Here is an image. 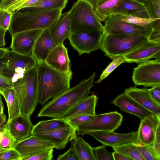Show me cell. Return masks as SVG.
<instances>
[{"mask_svg":"<svg viewBox=\"0 0 160 160\" xmlns=\"http://www.w3.org/2000/svg\"><path fill=\"white\" fill-rule=\"evenodd\" d=\"M95 76L94 72L88 79L52 98L42 107L38 117L64 118L71 109L91 93Z\"/></svg>","mask_w":160,"mask_h":160,"instance_id":"6da1fadb","label":"cell"},{"mask_svg":"<svg viewBox=\"0 0 160 160\" xmlns=\"http://www.w3.org/2000/svg\"><path fill=\"white\" fill-rule=\"evenodd\" d=\"M37 99L41 105L70 88L72 73L60 72L50 67L44 62H38Z\"/></svg>","mask_w":160,"mask_h":160,"instance_id":"7a4b0ae2","label":"cell"},{"mask_svg":"<svg viewBox=\"0 0 160 160\" xmlns=\"http://www.w3.org/2000/svg\"><path fill=\"white\" fill-rule=\"evenodd\" d=\"M62 10H36L25 9L12 12L8 29L11 36L17 33L31 30L49 28L58 19Z\"/></svg>","mask_w":160,"mask_h":160,"instance_id":"3957f363","label":"cell"},{"mask_svg":"<svg viewBox=\"0 0 160 160\" xmlns=\"http://www.w3.org/2000/svg\"><path fill=\"white\" fill-rule=\"evenodd\" d=\"M36 67L26 72L22 78L13 83V88L20 101L21 114L29 118L38 103Z\"/></svg>","mask_w":160,"mask_h":160,"instance_id":"277c9868","label":"cell"},{"mask_svg":"<svg viewBox=\"0 0 160 160\" xmlns=\"http://www.w3.org/2000/svg\"><path fill=\"white\" fill-rule=\"evenodd\" d=\"M69 12L72 33L103 31V26L87 0H77Z\"/></svg>","mask_w":160,"mask_h":160,"instance_id":"5b68a950","label":"cell"},{"mask_svg":"<svg viewBox=\"0 0 160 160\" xmlns=\"http://www.w3.org/2000/svg\"><path fill=\"white\" fill-rule=\"evenodd\" d=\"M38 63L32 55L20 54L9 50L0 59V71L13 83L22 78L26 72L36 67Z\"/></svg>","mask_w":160,"mask_h":160,"instance_id":"8992f818","label":"cell"},{"mask_svg":"<svg viewBox=\"0 0 160 160\" xmlns=\"http://www.w3.org/2000/svg\"><path fill=\"white\" fill-rule=\"evenodd\" d=\"M147 40V37L142 35L104 34L100 49L110 58L114 56H122Z\"/></svg>","mask_w":160,"mask_h":160,"instance_id":"52a82bcc","label":"cell"},{"mask_svg":"<svg viewBox=\"0 0 160 160\" xmlns=\"http://www.w3.org/2000/svg\"><path fill=\"white\" fill-rule=\"evenodd\" d=\"M123 116L118 112L95 115L90 121L76 128L79 135L85 134L95 131H114L121 124Z\"/></svg>","mask_w":160,"mask_h":160,"instance_id":"ba28073f","label":"cell"},{"mask_svg":"<svg viewBox=\"0 0 160 160\" xmlns=\"http://www.w3.org/2000/svg\"><path fill=\"white\" fill-rule=\"evenodd\" d=\"M152 30L151 26H141L123 21L117 14L109 16L103 26L104 34L114 35H142L148 38Z\"/></svg>","mask_w":160,"mask_h":160,"instance_id":"9c48e42d","label":"cell"},{"mask_svg":"<svg viewBox=\"0 0 160 160\" xmlns=\"http://www.w3.org/2000/svg\"><path fill=\"white\" fill-rule=\"evenodd\" d=\"M132 80L136 86L152 88L160 85V60L139 63L134 68Z\"/></svg>","mask_w":160,"mask_h":160,"instance_id":"30bf717a","label":"cell"},{"mask_svg":"<svg viewBox=\"0 0 160 160\" xmlns=\"http://www.w3.org/2000/svg\"><path fill=\"white\" fill-rule=\"evenodd\" d=\"M104 35L103 31H80L72 33L68 38L80 56L100 49Z\"/></svg>","mask_w":160,"mask_h":160,"instance_id":"8fae6325","label":"cell"},{"mask_svg":"<svg viewBox=\"0 0 160 160\" xmlns=\"http://www.w3.org/2000/svg\"><path fill=\"white\" fill-rule=\"evenodd\" d=\"M122 56L126 62L130 63H141L152 58L160 60V42L147 40Z\"/></svg>","mask_w":160,"mask_h":160,"instance_id":"7c38bea8","label":"cell"},{"mask_svg":"<svg viewBox=\"0 0 160 160\" xmlns=\"http://www.w3.org/2000/svg\"><path fill=\"white\" fill-rule=\"evenodd\" d=\"M42 30L27 31L17 33L12 36L11 50L20 54L32 55L35 42Z\"/></svg>","mask_w":160,"mask_h":160,"instance_id":"4fadbf2b","label":"cell"},{"mask_svg":"<svg viewBox=\"0 0 160 160\" xmlns=\"http://www.w3.org/2000/svg\"><path fill=\"white\" fill-rule=\"evenodd\" d=\"M77 128L72 125L54 130L39 132L33 135L52 144L55 148L62 150L77 137Z\"/></svg>","mask_w":160,"mask_h":160,"instance_id":"5bb4252c","label":"cell"},{"mask_svg":"<svg viewBox=\"0 0 160 160\" xmlns=\"http://www.w3.org/2000/svg\"><path fill=\"white\" fill-rule=\"evenodd\" d=\"M88 134L107 146L112 147L132 143H138V131L126 133H117L114 131H95Z\"/></svg>","mask_w":160,"mask_h":160,"instance_id":"9a60e30c","label":"cell"},{"mask_svg":"<svg viewBox=\"0 0 160 160\" xmlns=\"http://www.w3.org/2000/svg\"><path fill=\"white\" fill-rule=\"evenodd\" d=\"M13 148L20 154L22 159L41 151L51 148L54 146L50 142L37 136L31 135L20 141L17 142Z\"/></svg>","mask_w":160,"mask_h":160,"instance_id":"2e32d148","label":"cell"},{"mask_svg":"<svg viewBox=\"0 0 160 160\" xmlns=\"http://www.w3.org/2000/svg\"><path fill=\"white\" fill-rule=\"evenodd\" d=\"M112 103L122 111L137 116L141 120L150 116H157L144 108L125 92L117 97Z\"/></svg>","mask_w":160,"mask_h":160,"instance_id":"e0dca14e","label":"cell"},{"mask_svg":"<svg viewBox=\"0 0 160 160\" xmlns=\"http://www.w3.org/2000/svg\"><path fill=\"white\" fill-rule=\"evenodd\" d=\"M44 62L50 67L62 72L67 73L71 71L68 51L63 44L57 45Z\"/></svg>","mask_w":160,"mask_h":160,"instance_id":"ac0fdd59","label":"cell"},{"mask_svg":"<svg viewBox=\"0 0 160 160\" xmlns=\"http://www.w3.org/2000/svg\"><path fill=\"white\" fill-rule=\"evenodd\" d=\"M141 121L137 131L138 140L142 144L152 146L157 129L160 126V117L150 116Z\"/></svg>","mask_w":160,"mask_h":160,"instance_id":"d6986e66","label":"cell"},{"mask_svg":"<svg viewBox=\"0 0 160 160\" xmlns=\"http://www.w3.org/2000/svg\"><path fill=\"white\" fill-rule=\"evenodd\" d=\"M124 92L144 108L160 117V104L153 100L148 89L130 87L126 89Z\"/></svg>","mask_w":160,"mask_h":160,"instance_id":"ffe728a7","label":"cell"},{"mask_svg":"<svg viewBox=\"0 0 160 160\" xmlns=\"http://www.w3.org/2000/svg\"><path fill=\"white\" fill-rule=\"evenodd\" d=\"M8 129L17 142L22 140L32 135L34 126L30 118L21 114L7 122Z\"/></svg>","mask_w":160,"mask_h":160,"instance_id":"44dd1931","label":"cell"},{"mask_svg":"<svg viewBox=\"0 0 160 160\" xmlns=\"http://www.w3.org/2000/svg\"><path fill=\"white\" fill-rule=\"evenodd\" d=\"M56 46L51 36L49 29L43 30L35 42L32 56L38 62H44Z\"/></svg>","mask_w":160,"mask_h":160,"instance_id":"7402d4cb","label":"cell"},{"mask_svg":"<svg viewBox=\"0 0 160 160\" xmlns=\"http://www.w3.org/2000/svg\"><path fill=\"white\" fill-rule=\"evenodd\" d=\"M49 29L56 45L63 44L72 33L69 12L62 13L58 20Z\"/></svg>","mask_w":160,"mask_h":160,"instance_id":"603a6c76","label":"cell"},{"mask_svg":"<svg viewBox=\"0 0 160 160\" xmlns=\"http://www.w3.org/2000/svg\"><path fill=\"white\" fill-rule=\"evenodd\" d=\"M100 22L105 21L112 14L118 6L124 0H87Z\"/></svg>","mask_w":160,"mask_h":160,"instance_id":"cb8c5ba5","label":"cell"},{"mask_svg":"<svg viewBox=\"0 0 160 160\" xmlns=\"http://www.w3.org/2000/svg\"><path fill=\"white\" fill-rule=\"evenodd\" d=\"M98 101L96 95L88 96L71 109L64 118L68 119L81 114H96L95 108Z\"/></svg>","mask_w":160,"mask_h":160,"instance_id":"d4e9b609","label":"cell"},{"mask_svg":"<svg viewBox=\"0 0 160 160\" xmlns=\"http://www.w3.org/2000/svg\"><path fill=\"white\" fill-rule=\"evenodd\" d=\"M112 14L149 18L143 4L133 0H124L116 8Z\"/></svg>","mask_w":160,"mask_h":160,"instance_id":"484cf974","label":"cell"},{"mask_svg":"<svg viewBox=\"0 0 160 160\" xmlns=\"http://www.w3.org/2000/svg\"><path fill=\"white\" fill-rule=\"evenodd\" d=\"M72 125L64 118H53L42 121L34 126L32 135L39 132L50 131Z\"/></svg>","mask_w":160,"mask_h":160,"instance_id":"4316f807","label":"cell"},{"mask_svg":"<svg viewBox=\"0 0 160 160\" xmlns=\"http://www.w3.org/2000/svg\"><path fill=\"white\" fill-rule=\"evenodd\" d=\"M1 94L5 98L7 105L8 113L7 122H9L21 114L20 101L13 88L6 89Z\"/></svg>","mask_w":160,"mask_h":160,"instance_id":"83f0119b","label":"cell"},{"mask_svg":"<svg viewBox=\"0 0 160 160\" xmlns=\"http://www.w3.org/2000/svg\"><path fill=\"white\" fill-rule=\"evenodd\" d=\"M72 141L80 160H97L93 148L82 137H77Z\"/></svg>","mask_w":160,"mask_h":160,"instance_id":"f1b7e54d","label":"cell"},{"mask_svg":"<svg viewBox=\"0 0 160 160\" xmlns=\"http://www.w3.org/2000/svg\"><path fill=\"white\" fill-rule=\"evenodd\" d=\"M68 0H38L31 7L25 9L36 10H63Z\"/></svg>","mask_w":160,"mask_h":160,"instance_id":"f546056e","label":"cell"},{"mask_svg":"<svg viewBox=\"0 0 160 160\" xmlns=\"http://www.w3.org/2000/svg\"><path fill=\"white\" fill-rule=\"evenodd\" d=\"M136 144L130 143L112 148L114 151L120 152L132 160H145L138 149Z\"/></svg>","mask_w":160,"mask_h":160,"instance_id":"4dcf8cb0","label":"cell"},{"mask_svg":"<svg viewBox=\"0 0 160 160\" xmlns=\"http://www.w3.org/2000/svg\"><path fill=\"white\" fill-rule=\"evenodd\" d=\"M16 142L10 133L6 123L0 129V152L13 148Z\"/></svg>","mask_w":160,"mask_h":160,"instance_id":"1f68e13d","label":"cell"},{"mask_svg":"<svg viewBox=\"0 0 160 160\" xmlns=\"http://www.w3.org/2000/svg\"><path fill=\"white\" fill-rule=\"evenodd\" d=\"M118 15L121 19L123 21L143 27L151 26L153 22L160 20L156 18H145L132 16Z\"/></svg>","mask_w":160,"mask_h":160,"instance_id":"d6a6232c","label":"cell"},{"mask_svg":"<svg viewBox=\"0 0 160 160\" xmlns=\"http://www.w3.org/2000/svg\"><path fill=\"white\" fill-rule=\"evenodd\" d=\"M138 149L145 160H160V155L154 150L152 146L141 143L136 144Z\"/></svg>","mask_w":160,"mask_h":160,"instance_id":"836d02e7","label":"cell"},{"mask_svg":"<svg viewBox=\"0 0 160 160\" xmlns=\"http://www.w3.org/2000/svg\"><path fill=\"white\" fill-rule=\"evenodd\" d=\"M110 58L112 61L103 71L96 83H100L119 65L126 62L123 57L121 56H114Z\"/></svg>","mask_w":160,"mask_h":160,"instance_id":"e575fe53","label":"cell"},{"mask_svg":"<svg viewBox=\"0 0 160 160\" xmlns=\"http://www.w3.org/2000/svg\"><path fill=\"white\" fill-rule=\"evenodd\" d=\"M143 5L149 18L160 19V0H146Z\"/></svg>","mask_w":160,"mask_h":160,"instance_id":"d590c367","label":"cell"},{"mask_svg":"<svg viewBox=\"0 0 160 160\" xmlns=\"http://www.w3.org/2000/svg\"><path fill=\"white\" fill-rule=\"evenodd\" d=\"M53 148L41 151L23 158L22 160H51L53 158Z\"/></svg>","mask_w":160,"mask_h":160,"instance_id":"8d00e7d4","label":"cell"},{"mask_svg":"<svg viewBox=\"0 0 160 160\" xmlns=\"http://www.w3.org/2000/svg\"><path fill=\"white\" fill-rule=\"evenodd\" d=\"M107 146L102 144L101 146L93 148L97 160H114L112 154L107 150Z\"/></svg>","mask_w":160,"mask_h":160,"instance_id":"74e56055","label":"cell"},{"mask_svg":"<svg viewBox=\"0 0 160 160\" xmlns=\"http://www.w3.org/2000/svg\"><path fill=\"white\" fill-rule=\"evenodd\" d=\"M96 114H81L67 120L72 125L77 128L91 120L95 117Z\"/></svg>","mask_w":160,"mask_h":160,"instance_id":"f35d334b","label":"cell"},{"mask_svg":"<svg viewBox=\"0 0 160 160\" xmlns=\"http://www.w3.org/2000/svg\"><path fill=\"white\" fill-rule=\"evenodd\" d=\"M12 16V12L5 9H0V28L8 30Z\"/></svg>","mask_w":160,"mask_h":160,"instance_id":"ab89813d","label":"cell"},{"mask_svg":"<svg viewBox=\"0 0 160 160\" xmlns=\"http://www.w3.org/2000/svg\"><path fill=\"white\" fill-rule=\"evenodd\" d=\"M0 160H21L19 152L14 148L0 152Z\"/></svg>","mask_w":160,"mask_h":160,"instance_id":"60d3db41","label":"cell"},{"mask_svg":"<svg viewBox=\"0 0 160 160\" xmlns=\"http://www.w3.org/2000/svg\"><path fill=\"white\" fill-rule=\"evenodd\" d=\"M57 160H80L79 157L73 146L72 141L69 149L64 153L59 154Z\"/></svg>","mask_w":160,"mask_h":160,"instance_id":"b9f144b4","label":"cell"},{"mask_svg":"<svg viewBox=\"0 0 160 160\" xmlns=\"http://www.w3.org/2000/svg\"><path fill=\"white\" fill-rule=\"evenodd\" d=\"M13 88V82L0 71V92L1 94L7 89Z\"/></svg>","mask_w":160,"mask_h":160,"instance_id":"7bdbcfd3","label":"cell"},{"mask_svg":"<svg viewBox=\"0 0 160 160\" xmlns=\"http://www.w3.org/2000/svg\"><path fill=\"white\" fill-rule=\"evenodd\" d=\"M148 90L153 100L160 104V85L152 87Z\"/></svg>","mask_w":160,"mask_h":160,"instance_id":"ee69618b","label":"cell"},{"mask_svg":"<svg viewBox=\"0 0 160 160\" xmlns=\"http://www.w3.org/2000/svg\"><path fill=\"white\" fill-rule=\"evenodd\" d=\"M152 146L156 152L160 155V126L157 129Z\"/></svg>","mask_w":160,"mask_h":160,"instance_id":"f6af8a7d","label":"cell"},{"mask_svg":"<svg viewBox=\"0 0 160 160\" xmlns=\"http://www.w3.org/2000/svg\"><path fill=\"white\" fill-rule=\"evenodd\" d=\"M148 40L155 42H160V30L152 29Z\"/></svg>","mask_w":160,"mask_h":160,"instance_id":"bcb514c9","label":"cell"},{"mask_svg":"<svg viewBox=\"0 0 160 160\" xmlns=\"http://www.w3.org/2000/svg\"><path fill=\"white\" fill-rule=\"evenodd\" d=\"M114 160H131V158L118 152L114 151L111 153Z\"/></svg>","mask_w":160,"mask_h":160,"instance_id":"7dc6e473","label":"cell"},{"mask_svg":"<svg viewBox=\"0 0 160 160\" xmlns=\"http://www.w3.org/2000/svg\"><path fill=\"white\" fill-rule=\"evenodd\" d=\"M7 31L0 28V47H3L6 44L5 35Z\"/></svg>","mask_w":160,"mask_h":160,"instance_id":"c3c4849f","label":"cell"},{"mask_svg":"<svg viewBox=\"0 0 160 160\" xmlns=\"http://www.w3.org/2000/svg\"><path fill=\"white\" fill-rule=\"evenodd\" d=\"M18 0H3L0 5V9H4Z\"/></svg>","mask_w":160,"mask_h":160,"instance_id":"681fc988","label":"cell"},{"mask_svg":"<svg viewBox=\"0 0 160 160\" xmlns=\"http://www.w3.org/2000/svg\"><path fill=\"white\" fill-rule=\"evenodd\" d=\"M6 123V115L3 112H0V129L4 127Z\"/></svg>","mask_w":160,"mask_h":160,"instance_id":"f907efd6","label":"cell"},{"mask_svg":"<svg viewBox=\"0 0 160 160\" xmlns=\"http://www.w3.org/2000/svg\"><path fill=\"white\" fill-rule=\"evenodd\" d=\"M9 50L8 48L0 47V59L3 58Z\"/></svg>","mask_w":160,"mask_h":160,"instance_id":"816d5d0a","label":"cell"},{"mask_svg":"<svg viewBox=\"0 0 160 160\" xmlns=\"http://www.w3.org/2000/svg\"><path fill=\"white\" fill-rule=\"evenodd\" d=\"M1 94L0 92V110L2 112H3L4 106L2 102Z\"/></svg>","mask_w":160,"mask_h":160,"instance_id":"f5cc1de1","label":"cell"},{"mask_svg":"<svg viewBox=\"0 0 160 160\" xmlns=\"http://www.w3.org/2000/svg\"><path fill=\"white\" fill-rule=\"evenodd\" d=\"M140 3L143 4L146 0H133Z\"/></svg>","mask_w":160,"mask_h":160,"instance_id":"db71d44e","label":"cell"},{"mask_svg":"<svg viewBox=\"0 0 160 160\" xmlns=\"http://www.w3.org/2000/svg\"><path fill=\"white\" fill-rule=\"evenodd\" d=\"M3 0H0V5H1V4L2 1H3Z\"/></svg>","mask_w":160,"mask_h":160,"instance_id":"11a10c76","label":"cell"},{"mask_svg":"<svg viewBox=\"0 0 160 160\" xmlns=\"http://www.w3.org/2000/svg\"><path fill=\"white\" fill-rule=\"evenodd\" d=\"M0 112H1V111H0Z\"/></svg>","mask_w":160,"mask_h":160,"instance_id":"9f6ffc18","label":"cell"}]
</instances>
